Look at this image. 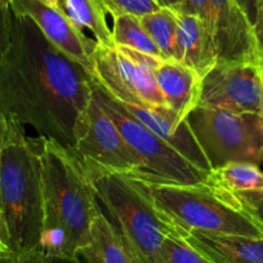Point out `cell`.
<instances>
[{
    "mask_svg": "<svg viewBox=\"0 0 263 263\" xmlns=\"http://www.w3.org/2000/svg\"><path fill=\"white\" fill-rule=\"evenodd\" d=\"M93 75L50 44L27 17L14 14L0 60V112L43 137L74 148V125L92 97Z\"/></svg>",
    "mask_w": 263,
    "mask_h": 263,
    "instance_id": "1",
    "label": "cell"
},
{
    "mask_svg": "<svg viewBox=\"0 0 263 263\" xmlns=\"http://www.w3.org/2000/svg\"><path fill=\"white\" fill-rule=\"evenodd\" d=\"M44 222L40 249L50 258L79 260L98 213L82 159L72 148L40 136Z\"/></svg>",
    "mask_w": 263,
    "mask_h": 263,
    "instance_id": "2",
    "label": "cell"
},
{
    "mask_svg": "<svg viewBox=\"0 0 263 263\" xmlns=\"http://www.w3.org/2000/svg\"><path fill=\"white\" fill-rule=\"evenodd\" d=\"M0 200L8 252L40 248L44 222L40 136L27 137L24 124L13 118H7L0 163Z\"/></svg>",
    "mask_w": 263,
    "mask_h": 263,
    "instance_id": "3",
    "label": "cell"
},
{
    "mask_svg": "<svg viewBox=\"0 0 263 263\" xmlns=\"http://www.w3.org/2000/svg\"><path fill=\"white\" fill-rule=\"evenodd\" d=\"M80 159L92 184L98 211L121 241L142 263L160 262L165 237L181 234L155 208L143 184L126 174Z\"/></svg>",
    "mask_w": 263,
    "mask_h": 263,
    "instance_id": "4",
    "label": "cell"
},
{
    "mask_svg": "<svg viewBox=\"0 0 263 263\" xmlns=\"http://www.w3.org/2000/svg\"><path fill=\"white\" fill-rule=\"evenodd\" d=\"M141 183L155 208L183 237L201 231L263 239V224L257 217L235 192L209 176L191 184Z\"/></svg>",
    "mask_w": 263,
    "mask_h": 263,
    "instance_id": "5",
    "label": "cell"
},
{
    "mask_svg": "<svg viewBox=\"0 0 263 263\" xmlns=\"http://www.w3.org/2000/svg\"><path fill=\"white\" fill-rule=\"evenodd\" d=\"M92 93L116 124L129 148L140 159V172L132 178L148 184H191L208 178L209 174L195 168L165 141L132 116L120 101L95 78Z\"/></svg>",
    "mask_w": 263,
    "mask_h": 263,
    "instance_id": "6",
    "label": "cell"
},
{
    "mask_svg": "<svg viewBox=\"0 0 263 263\" xmlns=\"http://www.w3.org/2000/svg\"><path fill=\"white\" fill-rule=\"evenodd\" d=\"M186 120L212 171L229 163H263V116L196 106Z\"/></svg>",
    "mask_w": 263,
    "mask_h": 263,
    "instance_id": "7",
    "label": "cell"
},
{
    "mask_svg": "<svg viewBox=\"0 0 263 263\" xmlns=\"http://www.w3.org/2000/svg\"><path fill=\"white\" fill-rule=\"evenodd\" d=\"M156 58L128 47L97 44L92 75L121 102L166 106L154 74Z\"/></svg>",
    "mask_w": 263,
    "mask_h": 263,
    "instance_id": "8",
    "label": "cell"
},
{
    "mask_svg": "<svg viewBox=\"0 0 263 263\" xmlns=\"http://www.w3.org/2000/svg\"><path fill=\"white\" fill-rule=\"evenodd\" d=\"M74 138L72 150L80 158L129 177L140 172V159L126 145L116 124L93 97V93L75 121Z\"/></svg>",
    "mask_w": 263,
    "mask_h": 263,
    "instance_id": "9",
    "label": "cell"
},
{
    "mask_svg": "<svg viewBox=\"0 0 263 263\" xmlns=\"http://www.w3.org/2000/svg\"><path fill=\"white\" fill-rule=\"evenodd\" d=\"M199 106L262 115L263 74L259 63H217L201 79Z\"/></svg>",
    "mask_w": 263,
    "mask_h": 263,
    "instance_id": "10",
    "label": "cell"
},
{
    "mask_svg": "<svg viewBox=\"0 0 263 263\" xmlns=\"http://www.w3.org/2000/svg\"><path fill=\"white\" fill-rule=\"evenodd\" d=\"M11 9L17 16L31 20L50 44L92 74L98 43L88 37L62 11L40 0H13Z\"/></svg>",
    "mask_w": 263,
    "mask_h": 263,
    "instance_id": "11",
    "label": "cell"
},
{
    "mask_svg": "<svg viewBox=\"0 0 263 263\" xmlns=\"http://www.w3.org/2000/svg\"><path fill=\"white\" fill-rule=\"evenodd\" d=\"M218 62L258 63L253 27L235 0H211Z\"/></svg>",
    "mask_w": 263,
    "mask_h": 263,
    "instance_id": "12",
    "label": "cell"
},
{
    "mask_svg": "<svg viewBox=\"0 0 263 263\" xmlns=\"http://www.w3.org/2000/svg\"><path fill=\"white\" fill-rule=\"evenodd\" d=\"M121 105L132 116L165 141L195 168L206 174L211 173V165L186 119L179 118L166 106H140L125 102H121Z\"/></svg>",
    "mask_w": 263,
    "mask_h": 263,
    "instance_id": "13",
    "label": "cell"
},
{
    "mask_svg": "<svg viewBox=\"0 0 263 263\" xmlns=\"http://www.w3.org/2000/svg\"><path fill=\"white\" fill-rule=\"evenodd\" d=\"M154 74L166 106L179 118L186 119L199 106L201 78L189 66L174 60L156 58Z\"/></svg>",
    "mask_w": 263,
    "mask_h": 263,
    "instance_id": "14",
    "label": "cell"
},
{
    "mask_svg": "<svg viewBox=\"0 0 263 263\" xmlns=\"http://www.w3.org/2000/svg\"><path fill=\"white\" fill-rule=\"evenodd\" d=\"M187 242L211 263H263V239L191 231Z\"/></svg>",
    "mask_w": 263,
    "mask_h": 263,
    "instance_id": "15",
    "label": "cell"
},
{
    "mask_svg": "<svg viewBox=\"0 0 263 263\" xmlns=\"http://www.w3.org/2000/svg\"><path fill=\"white\" fill-rule=\"evenodd\" d=\"M176 13L178 20V62L189 66L203 79L218 62L213 34L199 17Z\"/></svg>",
    "mask_w": 263,
    "mask_h": 263,
    "instance_id": "16",
    "label": "cell"
},
{
    "mask_svg": "<svg viewBox=\"0 0 263 263\" xmlns=\"http://www.w3.org/2000/svg\"><path fill=\"white\" fill-rule=\"evenodd\" d=\"M79 257L87 263H142L121 241L100 211L90 224L89 239L80 249Z\"/></svg>",
    "mask_w": 263,
    "mask_h": 263,
    "instance_id": "17",
    "label": "cell"
},
{
    "mask_svg": "<svg viewBox=\"0 0 263 263\" xmlns=\"http://www.w3.org/2000/svg\"><path fill=\"white\" fill-rule=\"evenodd\" d=\"M58 9L80 30H89L98 44L114 45L111 29L106 21L107 12L101 0H61Z\"/></svg>",
    "mask_w": 263,
    "mask_h": 263,
    "instance_id": "18",
    "label": "cell"
},
{
    "mask_svg": "<svg viewBox=\"0 0 263 263\" xmlns=\"http://www.w3.org/2000/svg\"><path fill=\"white\" fill-rule=\"evenodd\" d=\"M140 21L159 48L164 60L178 61V20L176 12L163 7L160 11L140 17Z\"/></svg>",
    "mask_w": 263,
    "mask_h": 263,
    "instance_id": "19",
    "label": "cell"
},
{
    "mask_svg": "<svg viewBox=\"0 0 263 263\" xmlns=\"http://www.w3.org/2000/svg\"><path fill=\"white\" fill-rule=\"evenodd\" d=\"M112 21L111 34H112L114 44L128 47L153 57L163 58L159 48L141 24L140 17L123 14V16L112 17Z\"/></svg>",
    "mask_w": 263,
    "mask_h": 263,
    "instance_id": "20",
    "label": "cell"
},
{
    "mask_svg": "<svg viewBox=\"0 0 263 263\" xmlns=\"http://www.w3.org/2000/svg\"><path fill=\"white\" fill-rule=\"evenodd\" d=\"M209 178L235 194L263 190V172L255 164L229 163L212 171Z\"/></svg>",
    "mask_w": 263,
    "mask_h": 263,
    "instance_id": "21",
    "label": "cell"
},
{
    "mask_svg": "<svg viewBox=\"0 0 263 263\" xmlns=\"http://www.w3.org/2000/svg\"><path fill=\"white\" fill-rule=\"evenodd\" d=\"M159 263H211L194 249L181 235H169L161 247Z\"/></svg>",
    "mask_w": 263,
    "mask_h": 263,
    "instance_id": "22",
    "label": "cell"
},
{
    "mask_svg": "<svg viewBox=\"0 0 263 263\" xmlns=\"http://www.w3.org/2000/svg\"><path fill=\"white\" fill-rule=\"evenodd\" d=\"M106 12L111 17L130 14L136 17H143L163 8L159 0H101Z\"/></svg>",
    "mask_w": 263,
    "mask_h": 263,
    "instance_id": "23",
    "label": "cell"
},
{
    "mask_svg": "<svg viewBox=\"0 0 263 263\" xmlns=\"http://www.w3.org/2000/svg\"><path fill=\"white\" fill-rule=\"evenodd\" d=\"M178 13L191 14L196 16L205 24V26L211 30L213 34V24H212V12H211V0H183L177 11ZM214 37V36H213Z\"/></svg>",
    "mask_w": 263,
    "mask_h": 263,
    "instance_id": "24",
    "label": "cell"
},
{
    "mask_svg": "<svg viewBox=\"0 0 263 263\" xmlns=\"http://www.w3.org/2000/svg\"><path fill=\"white\" fill-rule=\"evenodd\" d=\"M0 263H52L50 257L40 248L26 250V252H2L0 253Z\"/></svg>",
    "mask_w": 263,
    "mask_h": 263,
    "instance_id": "25",
    "label": "cell"
},
{
    "mask_svg": "<svg viewBox=\"0 0 263 263\" xmlns=\"http://www.w3.org/2000/svg\"><path fill=\"white\" fill-rule=\"evenodd\" d=\"M14 13L11 8L0 6V60L8 50L12 39Z\"/></svg>",
    "mask_w": 263,
    "mask_h": 263,
    "instance_id": "26",
    "label": "cell"
},
{
    "mask_svg": "<svg viewBox=\"0 0 263 263\" xmlns=\"http://www.w3.org/2000/svg\"><path fill=\"white\" fill-rule=\"evenodd\" d=\"M240 197L245 206L254 214L258 221L263 224V190L262 191L253 192H242L236 194Z\"/></svg>",
    "mask_w": 263,
    "mask_h": 263,
    "instance_id": "27",
    "label": "cell"
},
{
    "mask_svg": "<svg viewBox=\"0 0 263 263\" xmlns=\"http://www.w3.org/2000/svg\"><path fill=\"white\" fill-rule=\"evenodd\" d=\"M247 17L250 26L254 27L263 12V0H235Z\"/></svg>",
    "mask_w": 263,
    "mask_h": 263,
    "instance_id": "28",
    "label": "cell"
},
{
    "mask_svg": "<svg viewBox=\"0 0 263 263\" xmlns=\"http://www.w3.org/2000/svg\"><path fill=\"white\" fill-rule=\"evenodd\" d=\"M253 32H254L258 62H260V61H263V12L260 14L258 22L255 24V26L253 27Z\"/></svg>",
    "mask_w": 263,
    "mask_h": 263,
    "instance_id": "29",
    "label": "cell"
},
{
    "mask_svg": "<svg viewBox=\"0 0 263 263\" xmlns=\"http://www.w3.org/2000/svg\"><path fill=\"white\" fill-rule=\"evenodd\" d=\"M7 130V118L0 112V163H2V153H3L4 137ZM0 214H2V200H0Z\"/></svg>",
    "mask_w": 263,
    "mask_h": 263,
    "instance_id": "30",
    "label": "cell"
},
{
    "mask_svg": "<svg viewBox=\"0 0 263 263\" xmlns=\"http://www.w3.org/2000/svg\"><path fill=\"white\" fill-rule=\"evenodd\" d=\"M2 252H8V237H7V230L3 217L0 214V253Z\"/></svg>",
    "mask_w": 263,
    "mask_h": 263,
    "instance_id": "31",
    "label": "cell"
},
{
    "mask_svg": "<svg viewBox=\"0 0 263 263\" xmlns=\"http://www.w3.org/2000/svg\"><path fill=\"white\" fill-rule=\"evenodd\" d=\"M160 2L163 4V7H165V8L172 9V11H177L181 7L183 0H160Z\"/></svg>",
    "mask_w": 263,
    "mask_h": 263,
    "instance_id": "32",
    "label": "cell"
},
{
    "mask_svg": "<svg viewBox=\"0 0 263 263\" xmlns=\"http://www.w3.org/2000/svg\"><path fill=\"white\" fill-rule=\"evenodd\" d=\"M40 2H43V3L48 4L50 7H54V8H58V6L61 3V0H40Z\"/></svg>",
    "mask_w": 263,
    "mask_h": 263,
    "instance_id": "33",
    "label": "cell"
},
{
    "mask_svg": "<svg viewBox=\"0 0 263 263\" xmlns=\"http://www.w3.org/2000/svg\"><path fill=\"white\" fill-rule=\"evenodd\" d=\"M13 0H0V6L7 7V8H11V4Z\"/></svg>",
    "mask_w": 263,
    "mask_h": 263,
    "instance_id": "34",
    "label": "cell"
},
{
    "mask_svg": "<svg viewBox=\"0 0 263 263\" xmlns=\"http://www.w3.org/2000/svg\"><path fill=\"white\" fill-rule=\"evenodd\" d=\"M52 263H69V259H61V258H50Z\"/></svg>",
    "mask_w": 263,
    "mask_h": 263,
    "instance_id": "35",
    "label": "cell"
},
{
    "mask_svg": "<svg viewBox=\"0 0 263 263\" xmlns=\"http://www.w3.org/2000/svg\"><path fill=\"white\" fill-rule=\"evenodd\" d=\"M259 63V66H260V70H262V74H263V61H260V62H258Z\"/></svg>",
    "mask_w": 263,
    "mask_h": 263,
    "instance_id": "36",
    "label": "cell"
},
{
    "mask_svg": "<svg viewBox=\"0 0 263 263\" xmlns=\"http://www.w3.org/2000/svg\"><path fill=\"white\" fill-rule=\"evenodd\" d=\"M262 116H263V111H262Z\"/></svg>",
    "mask_w": 263,
    "mask_h": 263,
    "instance_id": "37",
    "label": "cell"
},
{
    "mask_svg": "<svg viewBox=\"0 0 263 263\" xmlns=\"http://www.w3.org/2000/svg\"><path fill=\"white\" fill-rule=\"evenodd\" d=\"M159 2H160V0H159ZM160 3H161V2H160Z\"/></svg>",
    "mask_w": 263,
    "mask_h": 263,
    "instance_id": "38",
    "label": "cell"
}]
</instances>
